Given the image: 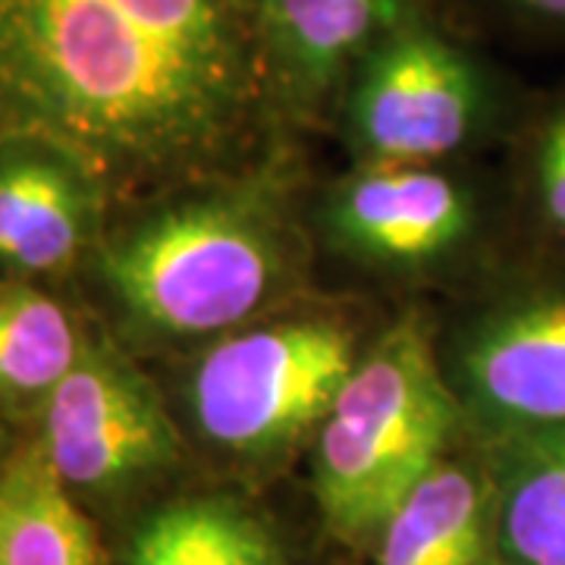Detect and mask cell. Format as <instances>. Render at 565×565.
Returning <instances> with one entry per match:
<instances>
[{
	"label": "cell",
	"instance_id": "obj_9",
	"mask_svg": "<svg viewBox=\"0 0 565 565\" xmlns=\"http://www.w3.org/2000/svg\"><path fill=\"white\" fill-rule=\"evenodd\" d=\"M424 0H258L255 22L282 117L343 95L355 66Z\"/></svg>",
	"mask_w": 565,
	"mask_h": 565
},
{
	"label": "cell",
	"instance_id": "obj_2",
	"mask_svg": "<svg viewBox=\"0 0 565 565\" xmlns=\"http://www.w3.org/2000/svg\"><path fill=\"white\" fill-rule=\"evenodd\" d=\"M107 286L148 333H233L292 280L286 221L258 189H217L167 204L102 252Z\"/></svg>",
	"mask_w": 565,
	"mask_h": 565
},
{
	"label": "cell",
	"instance_id": "obj_10",
	"mask_svg": "<svg viewBox=\"0 0 565 565\" xmlns=\"http://www.w3.org/2000/svg\"><path fill=\"white\" fill-rule=\"evenodd\" d=\"M327 226L355 258L412 267L462 243L471 202L459 182L430 167H367L333 192Z\"/></svg>",
	"mask_w": 565,
	"mask_h": 565
},
{
	"label": "cell",
	"instance_id": "obj_7",
	"mask_svg": "<svg viewBox=\"0 0 565 565\" xmlns=\"http://www.w3.org/2000/svg\"><path fill=\"white\" fill-rule=\"evenodd\" d=\"M452 393L497 440L565 424V292L475 323L459 343Z\"/></svg>",
	"mask_w": 565,
	"mask_h": 565
},
{
	"label": "cell",
	"instance_id": "obj_13",
	"mask_svg": "<svg viewBox=\"0 0 565 565\" xmlns=\"http://www.w3.org/2000/svg\"><path fill=\"white\" fill-rule=\"evenodd\" d=\"M0 565H102L95 525L39 440L0 462Z\"/></svg>",
	"mask_w": 565,
	"mask_h": 565
},
{
	"label": "cell",
	"instance_id": "obj_3",
	"mask_svg": "<svg viewBox=\"0 0 565 565\" xmlns=\"http://www.w3.org/2000/svg\"><path fill=\"white\" fill-rule=\"evenodd\" d=\"M462 405L418 318H403L364 352L315 444L323 527L374 544L390 515L446 459Z\"/></svg>",
	"mask_w": 565,
	"mask_h": 565
},
{
	"label": "cell",
	"instance_id": "obj_18",
	"mask_svg": "<svg viewBox=\"0 0 565 565\" xmlns=\"http://www.w3.org/2000/svg\"><path fill=\"white\" fill-rule=\"evenodd\" d=\"M13 452V444H10V434H7V427L0 424V462L7 459Z\"/></svg>",
	"mask_w": 565,
	"mask_h": 565
},
{
	"label": "cell",
	"instance_id": "obj_4",
	"mask_svg": "<svg viewBox=\"0 0 565 565\" xmlns=\"http://www.w3.org/2000/svg\"><path fill=\"white\" fill-rule=\"evenodd\" d=\"M359 359L355 333L330 318L233 330L192 367L195 427L233 459H280L321 430Z\"/></svg>",
	"mask_w": 565,
	"mask_h": 565
},
{
	"label": "cell",
	"instance_id": "obj_5",
	"mask_svg": "<svg viewBox=\"0 0 565 565\" xmlns=\"http://www.w3.org/2000/svg\"><path fill=\"white\" fill-rule=\"evenodd\" d=\"M487 104L484 66L427 7L390 32L343 88L345 129L367 167H430L478 132Z\"/></svg>",
	"mask_w": 565,
	"mask_h": 565
},
{
	"label": "cell",
	"instance_id": "obj_8",
	"mask_svg": "<svg viewBox=\"0 0 565 565\" xmlns=\"http://www.w3.org/2000/svg\"><path fill=\"white\" fill-rule=\"evenodd\" d=\"M102 177L35 136H0V264L54 277L92 248L102 223Z\"/></svg>",
	"mask_w": 565,
	"mask_h": 565
},
{
	"label": "cell",
	"instance_id": "obj_11",
	"mask_svg": "<svg viewBox=\"0 0 565 565\" xmlns=\"http://www.w3.org/2000/svg\"><path fill=\"white\" fill-rule=\"evenodd\" d=\"M371 565H497L490 475L444 459L381 527Z\"/></svg>",
	"mask_w": 565,
	"mask_h": 565
},
{
	"label": "cell",
	"instance_id": "obj_16",
	"mask_svg": "<svg viewBox=\"0 0 565 565\" xmlns=\"http://www.w3.org/2000/svg\"><path fill=\"white\" fill-rule=\"evenodd\" d=\"M537 185L550 221L565 233V110L550 117L537 145Z\"/></svg>",
	"mask_w": 565,
	"mask_h": 565
},
{
	"label": "cell",
	"instance_id": "obj_17",
	"mask_svg": "<svg viewBox=\"0 0 565 565\" xmlns=\"http://www.w3.org/2000/svg\"><path fill=\"white\" fill-rule=\"evenodd\" d=\"M527 17H537L546 22H565V0H509Z\"/></svg>",
	"mask_w": 565,
	"mask_h": 565
},
{
	"label": "cell",
	"instance_id": "obj_15",
	"mask_svg": "<svg viewBox=\"0 0 565 565\" xmlns=\"http://www.w3.org/2000/svg\"><path fill=\"white\" fill-rule=\"evenodd\" d=\"M82 330L57 299L25 280L0 282V405H44L79 362Z\"/></svg>",
	"mask_w": 565,
	"mask_h": 565
},
{
	"label": "cell",
	"instance_id": "obj_1",
	"mask_svg": "<svg viewBox=\"0 0 565 565\" xmlns=\"http://www.w3.org/2000/svg\"><path fill=\"white\" fill-rule=\"evenodd\" d=\"M280 117L239 0H0V136L57 141L102 182L202 177Z\"/></svg>",
	"mask_w": 565,
	"mask_h": 565
},
{
	"label": "cell",
	"instance_id": "obj_14",
	"mask_svg": "<svg viewBox=\"0 0 565 565\" xmlns=\"http://www.w3.org/2000/svg\"><path fill=\"white\" fill-rule=\"evenodd\" d=\"M122 565H282V544L255 509L207 493L151 512Z\"/></svg>",
	"mask_w": 565,
	"mask_h": 565
},
{
	"label": "cell",
	"instance_id": "obj_6",
	"mask_svg": "<svg viewBox=\"0 0 565 565\" xmlns=\"http://www.w3.org/2000/svg\"><path fill=\"white\" fill-rule=\"evenodd\" d=\"M39 444L73 493L117 497L180 459V430L154 384L107 337L41 405Z\"/></svg>",
	"mask_w": 565,
	"mask_h": 565
},
{
	"label": "cell",
	"instance_id": "obj_12",
	"mask_svg": "<svg viewBox=\"0 0 565 565\" xmlns=\"http://www.w3.org/2000/svg\"><path fill=\"white\" fill-rule=\"evenodd\" d=\"M497 565H565V424L497 440Z\"/></svg>",
	"mask_w": 565,
	"mask_h": 565
},
{
	"label": "cell",
	"instance_id": "obj_19",
	"mask_svg": "<svg viewBox=\"0 0 565 565\" xmlns=\"http://www.w3.org/2000/svg\"><path fill=\"white\" fill-rule=\"evenodd\" d=\"M239 3H245V7H248V10L255 13V3H258V0H239Z\"/></svg>",
	"mask_w": 565,
	"mask_h": 565
}]
</instances>
